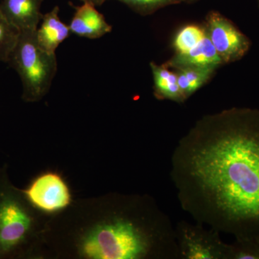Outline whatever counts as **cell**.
Wrapping results in <instances>:
<instances>
[{
  "label": "cell",
  "instance_id": "8fae6325",
  "mask_svg": "<svg viewBox=\"0 0 259 259\" xmlns=\"http://www.w3.org/2000/svg\"><path fill=\"white\" fill-rule=\"evenodd\" d=\"M59 14V8L56 6L42 15L41 23L35 32L37 44L49 54H56L58 47L71 34L69 25L61 21Z\"/></svg>",
  "mask_w": 259,
  "mask_h": 259
},
{
  "label": "cell",
  "instance_id": "277c9868",
  "mask_svg": "<svg viewBox=\"0 0 259 259\" xmlns=\"http://www.w3.org/2000/svg\"><path fill=\"white\" fill-rule=\"evenodd\" d=\"M8 63L21 80L24 101H40L47 95L57 73V59L40 47L35 32L20 34Z\"/></svg>",
  "mask_w": 259,
  "mask_h": 259
},
{
  "label": "cell",
  "instance_id": "ba28073f",
  "mask_svg": "<svg viewBox=\"0 0 259 259\" xmlns=\"http://www.w3.org/2000/svg\"><path fill=\"white\" fill-rule=\"evenodd\" d=\"M44 0H3L0 10L20 33L35 32L42 20Z\"/></svg>",
  "mask_w": 259,
  "mask_h": 259
},
{
  "label": "cell",
  "instance_id": "3957f363",
  "mask_svg": "<svg viewBox=\"0 0 259 259\" xmlns=\"http://www.w3.org/2000/svg\"><path fill=\"white\" fill-rule=\"evenodd\" d=\"M33 210L6 169H0V258L18 254L30 243L36 229Z\"/></svg>",
  "mask_w": 259,
  "mask_h": 259
},
{
  "label": "cell",
  "instance_id": "9a60e30c",
  "mask_svg": "<svg viewBox=\"0 0 259 259\" xmlns=\"http://www.w3.org/2000/svg\"><path fill=\"white\" fill-rule=\"evenodd\" d=\"M20 34L18 29L10 23L0 10V61L8 62Z\"/></svg>",
  "mask_w": 259,
  "mask_h": 259
},
{
  "label": "cell",
  "instance_id": "7a4b0ae2",
  "mask_svg": "<svg viewBox=\"0 0 259 259\" xmlns=\"http://www.w3.org/2000/svg\"><path fill=\"white\" fill-rule=\"evenodd\" d=\"M76 241L90 259H180L175 226L148 195L113 194Z\"/></svg>",
  "mask_w": 259,
  "mask_h": 259
},
{
  "label": "cell",
  "instance_id": "2e32d148",
  "mask_svg": "<svg viewBox=\"0 0 259 259\" xmlns=\"http://www.w3.org/2000/svg\"><path fill=\"white\" fill-rule=\"evenodd\" d=\"M227 259H259V238L235 239L228 245Z\"/></svg>",
  "mask_w": 259,
  "mask_h": 259
},
{
  "label": "cell",
  "instance_id": "9c48e42d",
  "mask_svg": "<svg viewBox=\"0 0 259 259\" xmlns=\"http://www.w3.org/2000/svg\"><path fill=\"white\" fill-rule=\"evenodd\" d=\"M71 33L89 39L100 38L112 31L103 15L89 3L75 8L74 17L69 25Z\"/></svg>",
  "mask_w": 259,
  "mask_h": 259
},
{
  "label": "cell",
  "instance_id": "8992f818",
  "mask_svg": "<svg viewBox=\"0 0 259 259\" xmlns=\"http://www.w3.org/2000/svg\"><path fill=\"white\" fill-rule=\"evenodd\" d=\"M204 28L223 64L241 60L251 47L250 39L219 12L207 13Z\"/></svg>",
  "mask_w": 259,
  "mask_h": 259
},
{
  "label": "cell",
  "instance_id": "e0dca14e",
  "mask_svg": "<svg viewBox=\"0 0 259 259\" xmlns=\"http://www.w3.org/2000/svg\"><path fill=\"white\" fill-rule=\"evenodd\" d=\"M138 14L149 15L166 7L181 4L182 0H117Z\"/></svg>",
  "mask_w": 259,
  "mask_h": 259
},
{
  "label": "cell",
  "instance_id": "52a82bcc",
  "mask_svg": "<svg viewBox=\"0 0 259 259\" xmlns=\"http://www.w3.org/2000/svg\"><path fill=\"white\" fill-rule=\"evenodd\" d=\"M23 193L35 210L45 214L61 212L71 203L69 186L56 172H46L35 177Z\"/></svg>",
  "mask_w": 259,
  "mask_h": 259
},
{
  "label": "cell",
  "instance_id": "5b68a950",
  "mask_svg": "<svg viewBox=\"0 0 259 259\" xmlns=\"http://www.w3.org/2000/svg\"><path fill=\"white\" fill-rule=\"evenodd\" d=\"M175 231L180 259H227L228 243L222 241L216 230L181 221Z\"/></svg>",
  "mask_w": 259,
  "mask_h": 259
},
{
  "label": "cell",
  "instance_id": "ffe728a7",
  "mask_svg": "<svg viewBox=\"0 0 259 259\" xmlns=\"http://www.w3.org/2000/svg\"><path fill=\"white\" fill-rule=\"evenodd\" d=\"M258 5H259V0H258Z\"/></svg>",
  "mask_w": 259,
  "mask_h": 259
},
{
  "label": "cell",
  "instance_id": "30bf717a",
  "mask_svg": "<svg viewBox=\"0 0 259 259\" xmlns=\"http://www.w3.org/2000/svg\"><path fill=\"white\" fill-rule=\"evenodd\" d=\"M175 70L184 68H214L223 64L212 42L207 35L190 51L184 54H175L163 64Z\"/></svg>",
  "mask_w": 259,
  "mask_h": 259
},
{
  "label": "cell",
  "instance_id": "5bb4252c",
  "mask_svg": "<svg viewBox=\"0 0 259 259\" xmlns=\"http://www.w3.org/2000/svg\"><path fill=\"white\" fill-rule=\"evenodd\" d=\"M204 27L197 25H187L181 28L173 40L175 54H184L196 47L205 37Z\"/></svg>",
  "mask_w": 259,
  "mask_h": 259
},
{
  "label": "cell",
  "instance_id": "7c38bea8",
  "mask_svg": "<svg viewBox=\"0 0 259 259\" xmlns=\"http://www.w3.org/2000/svg\"><path fill=\"white\" fill-rule=\"evenodd\" d=\"M153 79V90L156 98L183 103L185 96L181 91L175 71H172L164 65L150 64Z\"/></svg>",
  "mask_w": 259,
  "mask_h": 259
},
{
  "label": "cell",
  "instance_id": "4fadbf2b",
  "mask_svg": "<svg viewBox=\"0 0 259 259\" xmlns=\"http://www.w3.org/2000/svg\"><path fill=\"white\" fill-rule=\"evenodd\" d=\"M214 68H184L175 70L177 82L186 100L204 86L212 77Z\"/></svg>",
  "mask_w": 259,
  "mask_h": 259
},
{
  "label": "cell",
  "instance_id": "d6986e66",
  "mask_svg": "<svg viewBox=\"0 0 259 259\" xmlns=\"http://www.w3.org/2000/svg\"><path fill=\"white\" fill-rule=\"evenodd\" d=\"M198 1H199V0H182V3H188V4L196 3V2Z\"/></svg>",
  "mask_w": 259,
  "mask_h": 259
},
{
  "label": "cell",
  "instance_id": "ac0fdd59",
  "mask_svg": "<svg viewBox=\"0 0 259 259\" xmlns=\"http://www.w3.org/2000/svg\"><path fill=\"white\" fill-rule=\"evenodd\" d=\"M81 1H83V3L93 5V6L98 7L101 6V5L103 4V3H105V2L107 1V0H81Z\"/></svg>",
  "mask_w": 259,
  "mask_h": 259
},
{
  "label": "cell",
  "instance_id": "6da1fadb",
  "mask_svg": "<svg viewBox=\"0 0 259 259\" xmlns=\"http://www.w3.org/2000/svg\"><path fill=\"white\" fill-rule=\"evenodd\" d=\"M172 182L195 222L259 238V110L233 107L204 115L172 153Z\"/></svg>",
  "mask_w": 259,
  "mask_h": 259
}]
</instances>
